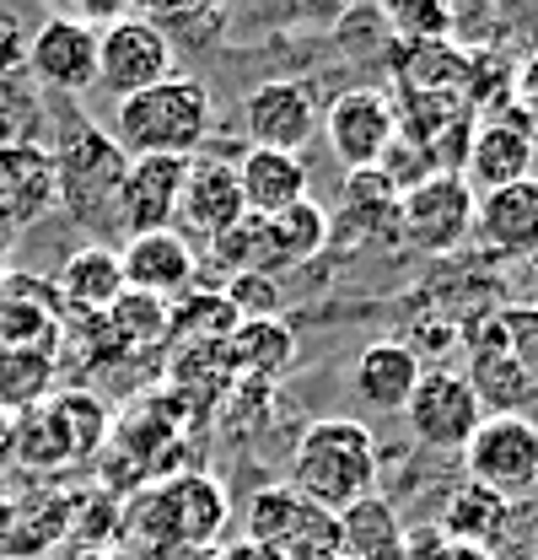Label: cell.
<instances>
[{
    "mask_svg": "<svg viewBox=\"0 0 538 560\" xmlns=\"http://www.w3.org/2000/svg\"><path fill=\"white\" fill-rule=\"evenodd\" d=\"M377 475H383V453L377 436L350 416H324L296 431L291 447V480L285 486L307 495L324 512H350L355 501L377 495Z\"/></svg>",
    "mask_w": 538,
    "mask_h": 560,
    "instance_id": "cell-1",
    "label": "cell"
},
{
    "mask_svg": "<svg viewBox=\"0 0 538 560\" xmlns=\"http://www.w3.org/2000/svg\"><path fill=\"white\" fill-rule=\"evenodd\" d=\"M114 145L125 156H184L195 162L215 136V97L195 75H167L114 103Z\"/></svg>",
    "mask_w": 538,
    "mask_h": 560,
    "instance_id": "cell-2",
    "label": "cell"
},
{
    "mask_svg": "<svg viewBox=\"0 0 538 560\" xmlns=\"http://www.w3.org/2000/svg\"><path fill=\"white\" fill-rule=\"evenodd\" d=\"M49 156H55V184H60V206L70 210V221H81L92 243L119 232V184H125L130 156L114 145V136L81 119Z\"/></svg>",
    "mask_w": 538,
    "mask_h": 560,
    "instance_id": "cell-3",
    "label": "cell"
},
{
    "mask_svg": "<svg viewBox=\"0 0 538 560\" xmlns=\"http://www.w3.org/2000/svg\"><path fill=\"white\" fill-rule=\"evenodd\" d=\"M226 512H232V501L210 475H167L151 490H140L130 506L134 534L173 556L210 550L226 528Z\"/></svg>",
    "mask_w": 538,
    "mask_h": 560,
    "instance_id": "cell-4",
    "label": "cell"
},
{
    "mask_svg": "<svg viewBox=\"0 0 538 560\" xmlns=\"http://www.w3.org/2000/svg\"><path fill=\"white\" fill-rule=\"evenodd\" d=\"M248 539L274 560H335L339 517L313 506L291 486H265L248 501Z\"/></svg>",
    "mask_w": 538,
    "mask_h": 560,
    "instance_id": "cell-5",
    "label": "cell"
},
{
    "mask_svg": "<svg viewBox=\"0 0 538 560\" xmlns=\"http://www.w3.org/2000/svg\"><path fill=\"white\" fill-rule=\"evenodd\" d=\"M464 480L506 495L512 506L538 490V420L484 416L464 447Z\"/></svg>",
    "mask_w": 538,
    "mask_h": 560,
    "instance_id": "cell-6",
    "label": "cell"
},
{
    "mask_svg": "<svg viewBox=\"0 0 538 560\" xmlns=\"http://www.w3.org/2000/svg\"><path fill=\"white\" fill-rule=\"evenodd\" d=\"M399 232L425 259H447L473 237V189L458 173H436L399 195Z\"/></svg>",
    "mask_w": 538,
    "mask_h": 560,
    "instance_id": "cell-7",
    "label": "cell"
},
{
    "mask_svg": "<svg viewBox=\"0 0 538 560\" xmlns=\"http://www.w3.org/2000/svg\"><path fill=\"white\" fill-rule=\"evenodd\" d=\"M173 66H178V49L145 11H130L125 22L97 33V81L114 92V103L178 75Z\"/></svg>",
    "mask_w": 538,
    "mask_h": 560,
    "instance_id": "cell-8",
    "label": "cell"
},
{
    "mask_svg": "<svg viewBox=\"0 0 538 560\" xmlns=\"http://www.w3.org/2000/svg\"><path fill=\"white\" fill-rule=\"evenodd\" d=\"M324 140L335 151V162L344 173H377L383 156L394 151L399 140V114H394V97L372 92V86H355V92H339L335 103L324 108Z\"/></svg>",
    "mask_w": 538,
    "mask_h": 560,
    "instance_id": "cell-9",
    "label": "cell"
},
{
    "mask_svg": "<svg viewBox=\"0 0 538 560\" xmlns=\"http://www.w3.org/2000/svg\"><path fill=\"white\" fill-rule=\"evenodd\" d=\"M404 420H409V436L431 453H464L469 436L479 431V399H473L469 377L453 372V366H425L420 372V388L409 394L404 405Z\"/></svg>",
    "mask_w": 538,
    "mask_h": 560,
    "instance_id": "cell-10",
    "label": "cell"
},
{
    "mask_svg": "<svg viewBox=\"0 0 538 560\" xmlns=\"http://www.w3.org/2000/svg\"><path fill=\"white\" fill-rule=\"evenodd\" d=\"M318 125H324V108H318L313 81L274 75V81H259L243 97V136H248V145H259V151L302 156V145L318 136Z\"/></svg>",
    "mask_w": 538,
    "mask_h": 560,
    "instance_id": "cell-11",
    "label": "cell"
},
{
    "mask_svg": "<svg viewBox=\"0 0 538 560\" xmlns=\"http://www.w3.org/2000/svg\"><path fill=\"white\" fill-rule=\"evenodd\" d=\"M534 156H538V130L517 108H506V114L473 125L458 178L469 184L473 195H495V189H506V184L534 178Z\"/></svg>",
    "mask_w": 538,
    "mask_h": 560,
    "instance_id": "cell-12",
    "label": "cell"
},
{
    "mask_svg": "<svg viewBox=\"0 0 538 560\" xmlns=\"http://www.w3.org/2000/svg\"><path fill=\"white\" fill-rule=\"evenodd\" d=\"M27 75L49 92L81 97L86 86H97V33L70 11H55L27 33Z\"/></svg>",
    "mask_w": 538,
    "mask_h": 560,
    "instance_id": "cell-13",
    "label": "cell"
},
{
    "mask_svg": "<svg viewBox=\"0 0 538 560\" xmlns=\"http://www.w3.org/2000/svg\"><path fill=\"white\" fill-rule=\"evenodd\" d=\"M473 243L506 265L538 259V178L506 184L495 195H473Z\"/></svg>",
    "mask_w": 538,
    "mask_h": 560,
    "instance_id": "cell-14",
    "label": "cell"
},
{
    "mask_svg": "<svg viewBox=\"0 0 538 560\" xmlns=\"http://www.w3.org/2000/svg\"><path fill=\"white\" fill-rule=\"evenodd\" d=\"M464 377H469V388L484 416H528L534 420L538 388H534V377L523 372V361L512 355V346H506V335H501L495 318L473 335L469 372H464Z\"/></svg>",
    "mask_w": 538,
    "mask_h": 560,
    "instance_id": "cell-15",
    "label": "cell"
},
{
    "mask_svg": "<svg viewBox=\"0 0 538 560\" xmlns=\"http://www.w3.org/2000/svg\"><path fill=\"white\" fill-rule=\"evenodd\" d=\"M189 162L184 156H130L125 184H119V232H167L178 221Z\"/></svg>",
    "mask_w": 538,
    "mask_h": 560,
    "instance_id": "cell-16",
    "label": "cell"
},
{
    "mask_svg": "<svg viewBox=\"0 0 538 560\" xmlns=\"http://www.w3.org/2000/svg\"><path fill=\"white\" fill-rule=\"evenodd\" d=\"M195 243L167 226V232H140V237H125L119 248V270H125V291H140V296H156V302H173L189 291L195 280Z\"/></svg>",
    "mask_w": 538,
    "mask_h": 560,
    "instance_id": "cell-17",
    "label": "cell"
},
{
    "mask_svg": "<svg viewBox=\"0 0 538 560\" xmlns=\"http://www.w3.org/2000/svg\"><path fill=\"white\" fill-rule=\"evenodd\" d=\"M60 206V184H55V156L49 145H0V226L22 232L38 226L49 210Z\"/></svg>",
    "mask_w": 538,
    "mask_h": 560,
    "instance_id": "cell-18",
    "label": "cell"
},
{
    "mask_svg": "<svg viewBox=\"0 0 538 560\" xmlns=\"http://www.w3.org/2000/svg\"><path fill=\"white\" fill-rule=\"evenodd\" d=\"M243 215H248V206H243V189H237V167L215 162V156H195L189 178H184V200H178V226L200 243H215Z\"/></svg>",
    "mask_w": 538,
    "mask_h": 560,
    "instance_id": "cell-19",
    "label": "cell"
},
{
    "mask_svg": "<svg viewBox=\"0 0 538 560\" xmlns=\"http://www.w3.org/2000/svg\"><path fill=\"white\" fill-rule=\"evenodd\" d=\"M420 350L409 346V340H372V346L355 355V372H350V383H355V394H361V405L366 410H383V416H404V405H409V394L420 388Z\"/></svg>",
    "mask_w": 538,
    "mask_h": 560,
    "instance_id": "cell-20",
    "label": "cell"
},
{
    "mask_svg": "<svg viewBox=\"0 0 538 560\" xmlns=\"http://www.w3.org/2000/svg\"><path fill=\"white\" fill-rule=\"evenodd\" d=\"M232 167H237V189H243L248 215H280V210H291L296 200H307V167H302V156L243 145V156Z\"/></svg>",
    "mask_w": 538,
    "mask_h": 560,
    "instance_id": "cell-21",
    "label": "cell"
},
{
    "mask_svg": "<svg viewBox=\"0 0 538 560\" xmlns=\"http://www.w3.org/2000/svg\"><path fill=\"white\" fill-rule=\"evenodd\" d=\"M119 296H125L119 248L86 243V248H75L66 259V270H60V302H66L75 318H108Z\"/></svg>",
    "mask_w": 538,
    "mask_h": 560,
    "instance_id": "cell-22",
    "label": "cell"
},
{
    "mask_svg": "<svg viewBox=\"0 0 538 560\" xmlns=\"http://www.w3.org/2000/svg\"><path fill=\"white\" fill-rule=\"evenodd\" d=\"M506 523H512V501H506V495H495V490L473 486V480H464V486H453V495L442 501L436 534H442V539H453V545H469V550L495 556V545H501Z\"/></svg>",
    "mask_w": 538,
    "mask_h": 560,
    "instance_id": "cell-23",
    "label": "cell"
},
{
    "mask_svg": "<svg viewBox=\"0 0 538 560\" xmlns=\"http://www.w3.org/2000/svg\"><path fill=\"white\" fill-rule=\"evenodd\" d=\"M296 361V329L285 318H248L226 335V366L243 383H274Z\"/></svg>",
    "mask_w": 538,
    "mask_h": 560,
    "instance_id": "cell-24",
    "label": "cell"
},
{
    "mask_svg": "<svg viewBox=\"0 0 538 560\" xmlns=\"http://www.w3.org/2000/svg\"><path fill=\"white\" fill-rule=\"evenodd\" d=\"M409 528L399 523L388 495H366L350 512H339V556L344 560H404Z\"/></svg>",
    "mask_w": 538,
    "mask_h": 560,
    "instance_id": "cell-25",
    "label": "cell"
},
{
    "mask_svg": "<svg viewBox=\"0 0 538 560\" xmlns=\"http://www.w3.org/2000/svg\"><path fill=\"white\" fill-rule=\"evenodd\" d=\"M259 221H265L269 259H274V270H296V265L318 259V254L329 248V237H335V226H329V210L318 206L313 195H307V200H296L291 210H280V215H259Z\"/></svg>",
    "mask_w": 538,
    "mask_h": 560,
    "instance_id": "cell-26",
    "label": "cell"
},
{
    "mask_svg": "<svg viewBox=\"0 0 538 560\" xmlns=\"http://www.w3.org/2000/svg\"><path fill=\"white\" fill-rule=\"evenodd\" d=\"M388 66L399 75V92H458L464 97L469 55L453 38H442V44H399Z\"/></svg>",
    "mask_w": 538,
    "mask_h": 560,
    "instance_id": "cell-27",
    "label": "cell"
},
{
    "mask_svg": "<svg viewBox=\"0 0 538 560\" xmlns=\"http://www.w3.org/2000/svg\"><path fill=\"white\" fill-rule=\"evenodd\" d=\"M49 394H55V355H49V346L0 350V410L5 416H27V410L49 405Z\"/></svg>",
    "mask_w": 538,
    "mask_h": 560,
    "instance_id": "cell-28",
    "label": "cell"
},
{
    "mask_svg": "<svg viewBox=\"0 0 538 560\" xmlns=\"http://www.w3.org/2000/svg\"><path fill=\"white\" fill-rule=\"evenodd\" d=\"M232 329H237V313L226 307L221 291H184L178 302H167V340H173V350L221 346Z\"/></svg>",
    "mask_w": 538,
    "mask_h": 560,
    "instance_id": "cell-29",
    "label": "cell"
},
{
    "mask_svg": "<svg viewBox=\"0 0 538 560\" xmlns=\"http://www.w3.org/2000/svg\"><path fill=\"white\" fill-rule=\"evenodd\" d=\"M44 416L55 425V436H60V447H66V458H92L97 447H103V436H108V416H103V405L92 399V394H55L49 405H44Z\"/></svg>",
    "mask_w": 538,
    "mask_h": 560,
    "instance_id": "cell-30",
    "label": "cell"
},
{
    "mask_svg": "<svg viewBox=\"0 0 538 560\" xmlns=\"http://www.w3.org/2000/svg\"><path fill=\"white\" fill-rule=\"evenodd\" d=\"M103 324H108V335H114L119 346H162V340H167V302L125 291Z\"/></svg>",
    "mask_w": 538,
    "mask_h": 560,
    "instance_id": "cell-31",
    "label": "cell"
},
{
    "mask_svg": "<svg viewBox=\"0 0 538 560\" xmlns=\"http://www.w3.org/2000/svg\"><path fill=\"white\" fill-rule=\"evenodd\" d=\"M383 22L399 44H442V38H453L458 11L442 5V0H394Z\"/></svg>",
    "mask_w": 538,
    "mask_h": 560,
    "instance_id": "cell-32",
    "label": "cell"
},
{
    "mask_svg": "<svg viewBox=\"0 0 538 560\" xmlns=\"http://www.w3.org/2000/svg\"><path fill=\"white\" fill-rule=\"evenodd\" d=\"M221 296L237 313V324H248V318H280V307H285V285L274 276H232Z\"/></svg>",
    "mask_w": 538,
    "mask_h": 560,
    "instance_id": "cell-33",
    "label": "cell"
},
{
    "mask_svg": "<svg viewBox=\"0 0 538 560\" xmlns=\"http://www.w3.org/2000/svg\"><path fill=\"white\" fill-rule=\"evenodd\" d=\"M44 108L22 81H0V145H33Z\"/></svg>",
    "mask_w": 538,
    "mask_h": 560,
    "instance_id": "cell-34",
    "label": "cell"
},
{
    "mask_svg": "<svg viewBox=\"0 0 538 560\" xmlns=\"http://www.w3.org/2000/svg\"><path fill=\"white\" fill-rule=\"evenodd\" d=\"M495 324H501V335H506L512 355L523 361V372L534 377V388H538V307L534 302H512V307L495 313Z\"/></svg>",
    "mask_w": 538,
    "mask_h": 560,
    "instance_id": "cell-35",
    "label": "cell"
},
{
    "mask_svg": "<svg viewBox=\"0 0 538 560\" xmlns=\"http://www.w3.org/2000/svg\"><path fill=\"white\" fill-rule=\"evenodd\" d=\"M404 560H495V556L469 550V545H453V539H442L436 528H420V534L404 539Z\"/></svg>",
    "mask_w": 538,
    "mask_h": 560,
    "instance_id": "cell-36",
    "label": "cell"
},
{
    "mask_svg": "<svg viewBox=\"0 0 538 560\" xmlns=\"http://www.w3.org/2000/svg\"><path fill=\"white\" fill-rule=\"evenodd\" d=\"M22 75H27V27L0 11V81H22Z\"/></svg>",
    "mask_w": 538,
    "mask_h": 560,
    "instance_id": "cell-37",
    "label": "cell"
},
{
    "mask_svg": "<svg viewBox=\"0 0 538 560\" xmlns=\"http://www.w3.org/2000/svg\"><path fill=\"white\" fill-rule=\"evenodd\" d=\"M512 108L538 130V49L523 55V66L512 70Z\"/></svg>",
    "mask_w": 538,
    "mask_h": 560,
    "instance_id": "cell-38",
    "label": "cell"
},
{
    "mask_svg": "<svg viewBox=\"0 0 538 560\" xmlns=\"http://www.w3.org/2000/svg\"><path fill=\"white\" fill-rule=\"evenodd\" d=\"M215 560H274V556H269V550H259L254 539H243V545H232V550H221V556H215Z\"/></svg>",
    "mask_w": 538,
    "mask_h": 560,
    "instance_id": "cell-39",
    "label": "cell"
},
{
    "mask_svg": "<svg viewBox=\"0 0 538 560\" xmlns=\"http://www.w3.org/2000/svg\"><path fill=\"white\" fill-rule=\"evenodd\" d=\"M11 442H16V416H5V410H0V464L11 458Z\"/></svg>",
    "mask_w": 538,
    "mask_h": 560,
    "instance_id": "cell-40",
    "label": "cell"
},
{
    "mask_svg": "<svg viewBox=\"0 0 538 560\" xmlns=\"http://www.w3.org/2000/svg\"><path fill=\"white\" fill-rule=\"evenodd\" d=\"M528 296H534V307H538V259H528Z\"/></svg>",
    "mask_w": 538,
    "mask_h": 560,
    "instance_id": "cell-41",
    "label": "cell"
},
{
    "mask_svg": "<svg viewBox=\"0 0 538 560\" xmlns=\"http://www.w3.org/2000/svg\"><path fill=\"white\" fill-rule=\"evenodd\" d=\"M335 560H344V556H335Z\"/></svg>",
    "mask_w": 538,
    "mask_h": 560,
    "instance_id": "cell-42",
    "label": "cell"
}]
</instances>
